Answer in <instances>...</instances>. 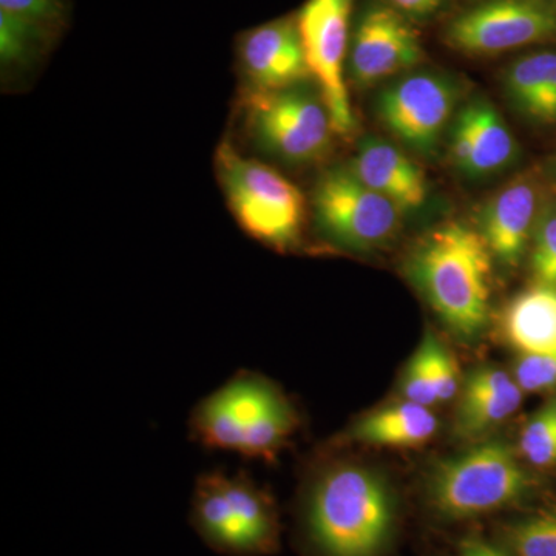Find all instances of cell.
I'll return each mask as SVG.
<instances>
[{
    "mask_svg": "<svg viewBox=\"0 0 556 556\" xmlns=\"http://www.w3.org/2000/svg\"><path fill=\"white\" fill-rule=\"evenodd\" d=\"M393 519L386 482L351 460L317 467L300 501L302 543L309 556H376Z\"/></svg>",
    "mask_w": 556,
    "mask_h": 556,
    "instance_id": "6da1fadb",
    "label": "cell"
},
{
    "mask_svg": "<svg viewBox=\"0 0 556 556\" xmlns=\"http://www.w3.org/2000/svg\"><path fill=\"white\" fill-rule=\"evenodd\" d=\"M299 426L294 405L268 378L240 369L201 399L189 417L193 442L247 459L276 460Z\"/></svg>",
    "mask_w": 556,
    "mask_h": 556,
    "instance_id": "7a4b0ae2",
    "label": "cell"
},
{
    "mask_svg": "<svg viewBox=\"0 0 556 556\" xmlns=\"http://www.w3.org/2000/svg\"><path fill=\"white\" fill-rule=\"evenodd\" d=\"M493 254L481 232L450 222L431 229L409 258V274L431 308L457 336L484 328L492 298Z\"/></svg>",
    "mask_w": 556,
    "mask_h": 556,
    "instance_id": "3957f363",
    "label": "cell"
},
{
    "mask_svg": "<svg viewBox=\"0 0 556 556\" xmlns=\"http://www.w3.org/2000/svg\"><path fill=\"white\" fill-rule=\"evenodd\" d=\"M189 522L215 554L265 556L278 546L277 508L273 496L243 470L222 468L197 478Z\"/></svg>",
    "mask_w": 556,
    "mask_h": 556,
    "instance_id": "277c9868",
    "label": "cell"
},
{
    "mask_svg": "<svg viewBox=\"0 0 556 556\" xmlns=\"http://www.w3.org/2000/svg\"><path fill=\"white\" fill-rule=\"evenodd\" d=\"M215 164L240 228L277 251L298 247L305 222V197L298 186L268 164L241 155L230 142L219 146Z\"/></svg>",
    "mask_w": 556,
    "mask_h": 556,
    "instance_id": "5b68a950",
    "label": "cell"
},
{
    "mask_svg": "<svg viewBox=\"0 0 556 556\" xmlns=\"http://www.w3.org/2000/svg\"><path fill=\"white\" fill-rule=\"evenodd\" d=\"M529 485L514 450L506 442L490 441L439 463L428 493L439 515L466 519L515 503Z\"/></svg>",
    "mask_w": 556,
    "mask_h": 556,
    "instance_id": "8992f818",
    "label": "cell"
},
{
    "mask_svg": "<svg viewBox=\"0 0 556 556\" xmlns=\"http://www.w3.org/2000/svg\"><path fill=\"white\" fill-rule=\"evenodd\" d=\"M244 123L260 150L289 164L321 159L331 148L332 135H338L324 98L300 86L249 91Z\"/></svg>",
    "mask_w": 556,
    "mask_h": 556,
    "instance_id": "52a82bcc",
    "label": "cell"
},
{
    "mask_svg": "<svg viewBox=\"0 0 556 556\" xmlns=\"http://www.w3.org/2000/svg\"><path fill=\"white\" fill-rule=\"evenodd\" d=\"M313 208L320 232L353 251H367L390 239L396 232L401 211L350 169L328 170L318 179Z\"/></svg>",
    "mask_w": 556,
    "mask_h": 556,
    "instance_id": "ba28073f",
    "label": "cell"
},
{
    "mask_svg": "<svg viewBox=\"0 0 556 556\" xmlns=\"http://www.w3.org/2000/svg\"><path fill=\"white\" fill-rule=\"evenodd\" d=\"M351 7L353 0H308L295 20L311 76L340 137H350L356 129L343 78Z\"/></svg>",
    "mask_w": 556,
    "mask_h": 556,
    "instance_id": "9c48e42d",
    "label": "cell"
},
{
    "mask_svg": "<svg viewBox=\"0 0 556 556\" xmlns=\"http://www.w3.org/2000/svg\"><path fill=\"white\" fill-rule=\"evenodd\" d=\"M556 39L555 0H484L450 24L447 40L467 54H497Z\"/></svg>",
    "mask_w": 556,
    "mask_h": 556,
    "instance_id": "30bf717a",
    "label": "cell"
},
{
    "mask_svg": "<svg viewBox=\"0 0 556 556\" xmlns=\"http://www.w3.org/2000/svg\"><path fill=\"white\" fill-rule=\"evenodd\" d=\"M456 91L442 76L412 75L383 90L380 119L391 134L419 152H430L455 108Z\"/></svg>",
    "mask_w": 556,
    "mask_h": 556,
    "instance_id": "8fae6325",
    "label": "cell"
},
{
    "mask_svg": "<svg viewBox=\"0 0 556 556\" xmlns=\"http://www.w3.org/2000/svg\"><path fill=\"white\" fill-rule=\"evenodd\" d=\"M419 40L396 9L371 7L362 14L351 46V76L361 86H371L415 67L420 60Z\"/></svg>",
    "mask_w": 556,
    "mask_h": 556,
    "instance_id": "7c38bea8",
    "label": "cell"
},
{
    "mask_svg": "<svg viewBox=\"0 0 556 556\" xmlns=\"http://www.w3.org/2000/svg\"><path fill=\"white\" fill-rule=\"evenodd\" d=\"M240 64L249 91L291 89L311 78L295 21L269 22L244 35Z\"/></svg>",
    "mask_w": 556,
    "mask_h": 556,
    "instance_id": "4fadbf2b",
    "label": "cell"
},
{
    "mask_svg": "<svg viewBox=\"0 0 556 556\" xmlns=\"http://www.w3.org/2000/svg\"><path fill=\"white\" fill-rule=\"evenodd\" d=\"M540 217V197L535 182L518 178L489 201L482 212L481 233L493 257L517 266L533 237Z\"/></svg>",
    "mask_w": 556,
    "mask_h": 556,
    "instance_id": "5bb4252c",
    "label": "cell"
},
{
    "mask_svg": "<svg viewBox=\"0 0 556 556\" xmlns=\"http://www.w3.org/2000/svg\"><path fill=\"white\" fill-rule=\"evenodd\" d=\"M350 170L399 208H417L427 200V179L417 164L390 142L365 139Z\"/></svg>",
    "mask_w": 556,
    "mask_h": 556,
    "instance_id": "9a60e30c",
    "label": "cell"
},
{
    "mask_svg": "<svg viewBox=\"0 0 556 556\" xmlns=\"http://www.w3.org/2000/svg\"><path fill=\"white\" fill-rule=\"evenodd\" d=\"M522 402V388L500 368L475 369L468 376L456 413L457 433L477 438L501 426Z\"/></svg>",
    "mask_w": 556,
    "mask_h": 556,
    "instance_id": "2e32d148",
    "label": "cell"
},
{
    "mask_svg": "<svg viewBox=\"0 0 556 556\" xmlns=\"http://www.w3.org/2000/svg\"><path fill=\"white\" fill-rule=\"evenodd\" d=\"M437 430V416L428 407L405 401L362 417L346 438L376 447H417L430 441Z\"/></svg>",
    "mask_w": 556,
    "mask_h": 556,
    "instance_id": "e0dca14e",
    "label": "cell"
},
{
    "mask_svg": "<svg viewBox=\"0 0 556 556\" xmlns=\"http://www.w3.org/2000/svg\"><path fill=\"white\" fill-rule=\"evenodd\" d=\"M506 90L526 118L555 124L556 51H535L515 61L506 72Z\"/></svg>",
    "mask_w": 556,
    "mask_h": 556,
    "instance_id": "ac0fdd59",
    "label": "cell"
},
{
    "mask_svg": "<svg viewBox=\"0 0 556 556\" xmlns=\"http://www.w3.org/2000/svg\"><path fill=\"white\" fill-rule=\"evenodd\" d=\"M504 336L521 354L540 353L556 345V288L535 285L508 303Z\"/></svg>",
    "mask_w": 556,
    "mask_h": 556,
    "instance_id": "d6986e66",
    "label": "cell"
},
{
    "mask_svg": "<svg viewBox=\"0 0 556 556\" xmlns=\"http://www.w3.org/2000/svg\"><path fill=\"white\" fill-rule=\"evenodd\" d=\"M471 135V156L467 174L485 175L503 169L517 152L510 130L495 109L485 101H475L460 112Z\"/></svg>",
    "mask_w": 556,
    "mask_h": 556,
    "instance_id": "ffe728a7",
    "label": "cell"
},
{
    "mask_svg": "<svg viewBox=\"0 0 556 556\" xmlns=\"http://www.w3.org/2000/svg\"><path fill=\"white\" fill-rule=\"evenodd\" d=\"M519 452L536 467L556 464V402L540 409L519 438Z\"/></svg>",
    "mask_w": 556,
    "mask_h": 556,
    "instance_id": "44dd1931",
    "label": "cell"
},
{
    "mask_svg": "<svg viewBox=\"0 0 556 556\" xmlns=\"http://www.w3.org/2000/svg\"><path fill=\"white\" fill-rule=\"evenodd\" d=\"M42 27L35 22L0 11V60L2 65H21L30 61Z\"/></svg>",
    "mask_w": 556,
    "mask_h": 556,
    "instance_id": "7402d4cb",
    "label": "cell"
},
{
    "mask_svg": "<svg viewBox=\"0 0 556 556\" xmlns=\"http://www.w3.org/2000/svg\"><path fill=\"white\" fill-rule=\"evenodd\" d=\"M510 543L517 556H556V514L536 515L515 526Z\"/></svg>",
    "mask_w": 556,
    "mask_h": 556,
    "instance_id": "603a6c76",
    "label": "cell"
},
{
    "mask_svg": "<svg viewBox=\"0 0 556 556\" xmlns=\"http://www.w3.org/2000/svg\"><path fill=\"white\" fill-rule=\"evenodd\" d=\"M530 263L538 285L556 288V206L544 207L538 217Z\"/></svg>",
    "mask_w": 556,
    "mask_h": 556,
    "instance_id": "cb8c5ba5",
    "label": "cell"
},
{
    "mask_svg": "<svg viewBox=\"0 0 556 556\" xmlns=\"http://www.w3.org/2000/svg\"><path fill=\"white\" fill-rule=\"evenodd\" d=\"M422 346L427 353L428 369H430L438 402L452 401L460 386L459 368H457L455 357L434 338L433 332H427L422 340Z\"/></svg>",
    "mask_w": 556,
    "mask_h": 556,
    "instance_id": "d4e9b609",
    "label": "cell"
},
{
    "mask_svg": "<svg viewBox=\"0 0 556 556\" xmlns=\"http://www.w3.org/2000/svg\"><path fill=\"white\" fill-rule=\"evenodd\" d=\"M518 386L529 393L556 388V345L540 353L521 354L515 368Z\"/></svg>",
    "mask_w": 556,
    "mask_h": 556,
    "instance_id": "484cf974",
    "label": "cell"
},
{
    "mask_svg": "<svg viewBox=\"0 0 556 556\" xmlns=\"http://www.w3.org/2000/svg\"><path fill=\"white\" fill-rule=\"evenodd\" d=\"M402 391H404L407 401L415 404L431 407L438 404L437 391H434L433 380H431L430 369H428V358L422 343L408 362L405 369L404 380H402Z\"/></svg>",
    "mask_w": 556,
    "mask_h": 556,
    "instance_id": "4316f807",
    "label": "cell"
},
{
    "mask_svg": "<svg viewBox=\"0 0 556 556\" xmlns=\"http://www.w3.org/2000/svg\"><path fill=\"white\" fill-rule=\"evenodd\" d=\"M0 11L24 17L42 27L60 20L62 14L61 0H0Z\"/></svg>",
    "mask_w": 556,
    "mask_h": 556,
    "instance_id": "83f0119b",
    "label": "cell"
},
{
    "mask_svg": "<svg viewBox=\"0 0 556 556\" xmlns=\"http://www.w3.org/2000/svg\"><path fill=\"white\" fill-rule=\"evenodd\" d=\"M394 9L412 16H427L441 5L442 0H388Z\"/></svg>",
    "mask_w": 556,
    "mask_h": 556,
    "instance_id": "f1b7e54d",
    "label": "cell"
},
{
    "mask_svg": "<svg viewBox=\"0 0 556 556\" xmlns=\"http://www.w3.org/2000/svg\"><path fill=\"white\" fill-rule=\"evenodd\" d=\"M457 556H510L500 547L486 543L484 540H467L460 546Z\"/></svg>",
    "mask_w": 556,
    "mask_h": 556,
    "instance_id": "f546056e",
    "label": "cell"
},
{
    "mask_svg": "<svg viewBox=\"0 0 556 556\" xmlns=\"http://www.w3.org/2000/svg\"><path fill=\"white\" fill-rule=\"evenodd\" d=\"M555 166H556V159H555Z\"/></svg>",
    "mask_w": 556,
    "mask_h": 556,
    "instance_id": "4dcf8cb0",
    "label": "cell"
}]
</instances>
